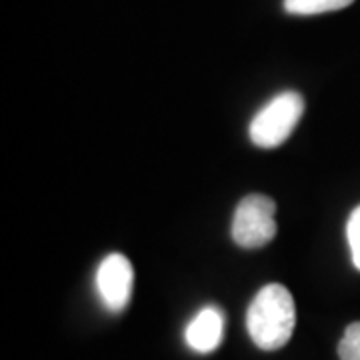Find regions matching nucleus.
<instances>
[{"label": "nucleus", "instance_id": "2", "mask_svg": "<svg viewBox=\"0 0 360 360\" xmlns=\"http://www.w3.org/2000/svg\"><path fill=\"white\" fill-rule=\"evenodd\" d=\"M302 110H304V101L298 92L286 90V92L276 94L252 118V122L248 127L250 141L260 148L281 146L296 129Z\"/></svg>", "mask_w": 360, "mask_h": 360}, {"label": "nucleus", "instance_id": "8", "mask_svg": "<svg viewBox=\"0 0 360 360\" xmlns=\"http://www.w3.org/2000/svg\"><path fill=\"white\" fill-rule=\"evenodd\" d=\"M347 238L354 269L360 270V205L350 212L347 222Z\"/></svg>", "mask_w": 360, "mask_h": 360}, {"label": "nucleus", "instance_id": "3", "mask_svg": "<svg viewBox=\"0 0 360 360\" xmlns=\"http://www.w3.org/2000/svg\"><path fill=\"white\" fill-rule=\"evenodd\" d=\"M276 205L264 194H248L236 206L232 219V240L243 248L269 245L276 234Z\"/></svg>", "mask_w": 360, "mask_h": 360}, {"label": "nucleus", "instance_id": "4", "mask_svg": "<svg viewBox=\"0 0 360 360\" xmlns=\"http://www.w3.org/2000/svg\"><path fill=\"white\" fill-rule=\"evenodd\" d=\"M134 284V270L124 255H108L96 270V290L108 312H122L129 307Z\"/></svg>", "mask_w": 360, "mask_h": 360}, {"label": "nucleus", "instance_id": "7", "mask_svg": "<svg viewBox=\"0 0 360 360\" xmlns=\"http://www.w3.org/2000/svg\"><path fill=\"white\" fill-rule=\"evenodd\" d=\"M340 360H360V322H352L338 345Z\"/></svg>", "mask_w": 360, "mask_h": 360}, {"label": "nucleus", "instance_id": "6", "mask_svg": "<svg viewBox=\"0 0 360 360\" xmlns=\"http://www.w3.org/2000/svg\"><path fill=\"white\" fill-rule=\"evenodd\" d=\"M354 0H284V11L288 14L298 16H310V14H322L340 11L350 6Z\"/></svg>", "mask_w": 360, "mask_h": 360}, {"label": "nucleus", "instance_id": "1", "mask_svg": "<svg viewBox=\"0 0 360 360\" xmlns=\"http://www.w3.org/2000/svg\"><path fill=\"white\" fill-rule=\"evenodd\" d=\"M296 326L295 298L283 284H266L246 310V330L260 350L283 348Z\"/></svg>", "mask_w": 360, "mask_h": 360}, {"label": "nucleus", "instance_id": "5", "mask_svg": "<svg viewBox=\"0 0 360 360\" xmlns=\"http://www.w3.org/2000/svg\"><path fill=\"white\" fill-rule=\"evenodd\" d=\"M224 335V316L217 307H205L200 312L194 314L184 330V340L194 352H212L220 347Z\"/></svg>", "mask_w": 360, "mask_h": 360}]
</instances>
